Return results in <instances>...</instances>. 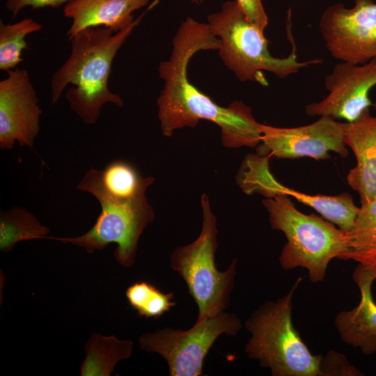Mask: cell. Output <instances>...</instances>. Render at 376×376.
Listing matches in <instances>:
<instances>
[{"mask_svg":"<svg viewBox=\"0 0 376 376\" xmlns=\"http://www.w3.org/2000/svg\"><path fill=\"white\" fill-rule=\"evenodd\" d=\"M219 39L207 24L187 17L172 41L170 57L160 62L158 72L164 84L157 100L162 134L171 136L179 129L194 127L201 120L217 124L222 144L228 148H254L261 140V125L251 109L242 102L219 106L188 79L187 68L199 51L218 49Z\"/></svg>","mask_w":376,"mask_h":376,"instance_id":"cell-1","label":"cell"},{"mask_svg":"<svg viewBox=\"0 0 376 376\" xmlns=\"http://www.w3.org/2000/svg\"><path fill=\"white\" fill-rule=\"evenodd\" d=\"M155 4L123 31L114 33L107 28H88L69 39L70 56L51 79L52 104H56L70 85L65 98L71 110L88 125L97 122L105 104L122 107L124 102L121 97L109 88L112 63L126 39Z\"/></svg>","mask_w":376,"mask_h":376,"instance_id":"cell-2","label":"cell"},{"mask_svg":"<svg viewBox=\"0 0 376 376\" xmlns=\"http://www.w3.org/2000/svg\"><path fill=\"white\" fill-rule=\"evenodd\" d=\"M288 16L287 33L292 49L290 55L284 58L271 55L264 32L250 22L237 0L224 2L219 12L207 17V24L219 40V56L236 77L240 81H256L267 86L263 71L283 79L301 68L322 62L320 58L297 60L290 31V13Z\"/></svg>","mask_w":376,"mask_h":376,"instance_id":"cell-3","label":"cell"},{"mask_svg":"<svg viewBox=\"0 0 376 376\" xmlns=\"http://www.w3.org/2000/svg\"><path fill=\"white\" fill-rule=\"evenodd\" d=\"M301 280L283 297L261 304L244 324L251 334L245 354L272 376H320V355L311 352L292 320V299Z\"/></svg>","mask_w":376,"mask_h":376,"instance_id":"cell-4","label":"cell"},{"mask_svg":"<svg viewBox=\"0 0 376 376\" xmlns=\"http://www.w3.org/2000/svg\"><path fill=\"white\" fill-rule=\"evenodd\" d=\"M263 205L272 228L287 240L279 258L281 267L304 268L312 283L322 282L329 263L345 249L347 232L322 217L302 213L285 195L265 198Z\"/></svg>","mask_w":376,"mask_h":376,"instance_id":"cell-5","label":"cell"},{"mask_svg":"<svg viewBox=\"0 0 376 376\" xmlns=\"http://www.w3.org/2000/svg\"><path fill=\"white\" fill-rule=\"evenodd\" d=\"M201 205L203 221L199 236L193 242L178 247L170 256L172 269L182 276L197 305L196 320L215 315L229 306L237 272L235 258L226 271L217 269V218L205 194L201 196Z\"/></svg>","mask_w":376,"mask_h":376,"instance_id":"cell-6","label":"cell"},{"mask_svg":"<svg viewBox=\"0 0 376 376\" xmlns=\"http://www.w3.org/2000/svg\"><path fill=\"white\" fill-rule=\"evenodd\" d=\"M242 327L235 313L225 311L196 320L194 325L182 330L171 327L142 334L139 339L141 350L160 354L167 362L171 376L203 375V367L210 349L222 334L235 336Z\"/></svg>","mask_w":376,"mask_h":376,"instance_id":"cell-7","label":"cell"},{"mask_svg":"<svg viewBox=\"0 0 376 376\" xmlns=\"http://www.w3.org/2000/svg\"><path fill=\"white\" fill-rule=\"evenodd\" d=\"M95 198L101 205V212L88 231L77 237L47 236V239L77 245L88 253L116 243L114 258L124 267L132 266L135 262L139 237L155 219V212L146 194L130 200L102 195Z\"/></svg>","mask_w":376,"mask_h":376,"instance_id":"cell-8","label":"cell"},{"mask_svg":"<svg viewBox=\"0 0 376 376\" xmlns=\"http://www.w3.org/2000/svg\"><path fill=\"white\" fill-rule=\"evenodd\" d=\"M351 8L337 3L322 13L319 29L325 47L341 62L363 64L376 59V3L354 0Z\"/></svg>","mask_w":376,"mask_h":376,"instance_id":"cell-9","label":"cell"},{"mask_svg":"<svg viewBox=\"0 0 376 376\" xmlns=\"http://www.w3.org/2000/svg\"><path fill=\"white\" fill-rule=\"evenodd\" d=\"M258 154L281 159L308 157L316 160L330 157L329 152L348 155L344 141L345 123L329 116L300 127H277L262 124Z\"/></svg>","mask_w":376,"mask_h":376,"instance_id":"cell-10","label":"cell"},{"mask_svg":"<svg viewBox=\"0 0 376 376\" xmlns=\"http://www.w3.org/2000/svg\"><path fill=\"white\" fill-rule=\"evenodd\" d=\"M324 86L328 95L306 105L307 115L354 121L373 105L369 93L376 86V59L363 64L340 61L325 76Z\"/></svg>","mask_w":376,"mask_h":376,"instance_id":"cell-11","label":"cell"},{"mask_svg":"<svg viewBox=\"0 0 376 376\" xmlns=\"http://www.w3.org/2000/svg\"><path fill=\"white\" fill-rule=\"evenodd\" d=\"M41 113L28 72L8 70L0 81V148L11 150L15 141L20 146L33 148Z\"/></svg>","mask_w":376,"mask_h":376,"instance_id":"cell-12","label":"cell"},{"mask_svg":"<svg viewBox=\"0 0 376 376\" xmlns=\"http://www.w3.org/2000/svg\"><path fill=\"white\" fill-rule=\"evenodd\" d=\"M352 279L359 289V302L351 310L338 313L334 326L343 343L368 356L376 352V302L371 292L376 267L359 264Z\"/></svg>","mask_w":376,"mask_h":376,"instance_id":"cell-13","label":"cell"},{"mask_svg":"<svg viewBox=\"0 0 376 376\" xmlns=\"http://www.w3.org/2000/svg\"><path fill=\"white\" fill-rule=\"evenodd\" d=\"M344 141L357 160L347 175V184L361 203L376 201V116L369 109L354 121L345 123Z\"/></svg>","mask_w":376,"mask_h":376,"instance_id":"cell-14","label":"cell"},{"mask_svg":"<svg viewBox=\"0 0 376 376\" xmlns=\"http://www.w3.org/2000/svg\"><path fill=\"white\" fill-rule=\"evenodd\" d=\"M148 3L149 0H70L63 7L64 16L72 19L68 38L88 28L123 31L135 20L133 13Z\"/></svg>","mask_w":376,"mask_h":376,"instance_id":"cell-15","label":"cell"},{"mask_svg":"<svg viewBox=\"0 0 376 376\" xmlns=\"http://www.w3.org/2000/svg\"><path fill=\"white\" fill-rule=\"evenodd\" d=\"M155 181L152 176L142 177L130 163L117 159L103 170L90 169L76 189L94 196H105L118 200H130L146 194Z\"/></svg>","mask_w":376,"mask_h":376,"instance_id":"cell-16","label":"cell"},{"mask_svg":"<svg viewBox=\"0 0 376 376\" xmlns=\"http://www.w3.org/2000/svg\"><path fill=\"white\" fill-rule=\"evenodd\" d=\"M285 195L316 210L323 218L341 230L350 231L355 222L359 207L356 206L352 196L348 193L335 196L308 194L288 188L277 182L274 197Z\"/></svg>","mask_w":376,"mask_h":376,"instance_id":"cell-17","label":"cell"},{"mask_svg":"<svg viewBox=\"0 0 376 376\" xmlns=\"http://www.w3.org/2000/svg\"><path fill=\"white\" fill-rule=\"evenodd\" d=\"M338 259L376 267V201L361 203L354 224L347 232L345 249Z\"/></svg>","mask_w":376,"mask_h":376,"instance_id":"cell-18","label":"cell"},{"mask_svg":"<svg viewBox=\"0 0 376 376\" xmlns=\"http://www.w3.org/2000/svg\"><path fill=\"white\" fill-rule=\"evenodd\" d=\"M84 348L86 355L80 366V375L109 376L119 361L130 357L133 342L113 335L93 334Z\"/></svg>","mask_w":376,"mask_h":376,"instance_id":"cell-19","label":"cell"},{"mask_svg":"<svg viewBox=\"0 0 376 376\" xmlns=\"http://www.w3.org/2000/svg\"><path fill=\"white\" fill-rule=\"evenodd\" d=\"M49 229L27 210L13 206L0 214V250L11 251L21 241L47 238Z\"/></svg>","mask_w":376,"mask_h":376,"instance_id":"cell-20","label":"cell"},{"mask_svg":"<svg viewBox=\"0 0 376 376\" xmlns=\"http://www.w3.org/2000/svg\"><path fill=\"white\" fill-rule=\"evenodd\" d=\"M42 25L32 18H24L12 24L0 21V70L8 72L15 69L23 58L27 47L26 38L40 31Z\"/></svg>","mask_w":376,"mask_h":376,"instance_id":"cell-21","label":"cell"},{"mask_svg":"<svg viewBox=\"0 0 376 376\" xmlns=\"http://www.w3.org/2000/svg\"><path fill=\"white\" fill-rule=\"evenodd\" d=\"M125 295L136 314L146 319L158 318L175 306L172 292H162L154 285L145 281L129 286Z\"/></svg>","mask_w":376,"mask_h":376,"instance_id":"cell-22","label":"cell"},{"mask_svg":"<svg viewBox=\"0 0 376 376\" xmlns=\"http://www.w3.org/2000/svg\"><path fill=\"white\" fill-rule=\"evenodd\" d=\"M320 376H361L363 374L347 357L335 350L320 355L319 362Z\"/></svg>","mask_w":376,"mask_h":376,"instance_id":"cell-23","label":"cell"},{"mask_svg":"<svg viewBox=\"0 0 376 376\" xmlns=\"http://www.w3.org/2000/svg\"><path fill=\"white\" fill-rule=\"evenodd\" d=\"M248 19L264 32L268 26V17L261 0H237Z\"/></svg>","mask_w":376,"mask_h":376,"instance_id":"cell-24","label":"cell"},{"mask_svg":"<svg viewBox=\"0 0 376 376\" xmlns=\"http://www.w3.org/2000/svg\"><path fill=\"white\" fill-rule=\"evenodd\" d=\"M70 0H6V8L15 17L23 8H58L66 4Z\"/></svg>","mask_w":376,"mask_h":376,"instance_id":"cell-25","label":"cell"},{"mask_svg":"<svg viewBox=\"0 0 376 376\" xmlns=\"http://www.w3.org/2000/svg\"><path fill=\"white\" fill-rule=\"evenodd\" d=\"M191 1L196 4H199L203 1V0H191Z\"/></svg>","mask_w":376,"mask_h":376,"instance_id":"cell-26","label":"cell"},{"mask_svg":"<svg viewBox=\"0 0 376 376\" xmlns=\"http://www.w3.org/2000/svg\"><path fill=\"white\" fill-rule=\"evenodd\" d=\"M375 283H376V279H375Z\"/></svg>","mask_w":376,"mask_h":376,"instance_id":"cell-27","label":"cell"}]
</instances>
